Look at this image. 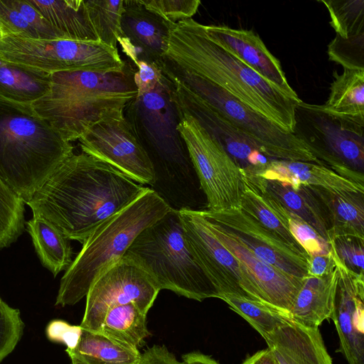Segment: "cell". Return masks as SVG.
<instances>
[{
	"label": "cell",
	"mask_w": 364,
	"mask_h": 364,
	"mask_svg": "<svg viewBox=\"0 0 364 364\" xmlns=\"http://www.w3.org/2000/svg\"><path fill=\"white\" fill-rule=\"evenodd\" d=\"M14 193L0 178V213L11 202Z\"/></svg>",
	"instance_id": "c3c4849f"
},
{
	"label": "cell",
	"mask_w": 364,
	"mask_h": 364,
	"mask_svg": "<svg viewBox=\"0 0 364 364\" xmlns=\"http://www.w3.org/2000/svg\"><path fill=\"white\" fill-rule=\"evenodd\" d=\"M319 1L327 8L337 35L347 38L364 33V0Z\"/></svg>",
	"instance_id": "d590c367"
},
{
	"label": "cell",
	"mask_w": 364,
	"mask_h": 364,
	"mask_svg": "<svg viewBox=\"0 0 364 364\" xmlns=\"http://www.w3.org/2000/svg\"><path fill=\"white\" fill-rule=\"evenodd\" d=\"M335 268L332 249L327 255L311 256L307 261L308 276L323 277L332 272Z\"/></svg>",
	"instance_id": "f6af8a7d"
},
{
	"label": "cell",
	"mask_w": 364,
	"mask_h": 364,
	"mask_svg": "<svg viewBox=\"0 0 364 364\" xmlns=\"http://www.w3.org/2000/svg\"><path fill=\"white\" fill-rule=\"evenodd\" d=\"M309 188L326 211L330 240L337 237L364 239V194H336L320 188Z\"/></svg>",
	"instance_id": "d4e9b609"
},
{
	"label": "cell",
	"mask_w": 364,
	"mask_h": 364,
	"mask_svg": "<svg viewBox=\"0 0 364 364\" xmlns=\"http://www.w3.org/2000/svg\"><path fill=\"white\" fill-rule=\"evenodd\" d=\"M204 28L210 39L235 55L264 80L290 98L297 102L301 100L289 84L279 60L269 52L253 31L215 25H204Z\"/></svg>",
	"instance_id": "d6986e66"
},
{
	"label": "cell",
	"mask_w": 364,
	"mask_h": 364,
	"mask_svg": "<svg viewBox=\"0 0 364 364\" xmlns=\"http://www.w3.org/2000/svg\"><path fill=\"white\" fill-rule=\"evenodd\" d=\"M244 174L245 179L258 192L302 219L330 242V226L326 211L309 187L301 186L294 188L288 183L265 179L248 172L244 171Z\"/></svg>",
	"instance_id": "603a6c76"
},
{
	"label": "cell",
	"mask_w": 364,
	"mask_h": 364,
	"mask_svg": "<svg viewBox=\"0 0 364 364\" xmlns=\"http://www.w3.org/2000/svg\"><path fill=\"white\" fill-rule=\"evenodd\" d=\"M85 5L99 41L117 49V40L122 35L124 0H87Z\"/></svg>",
	"instance_id": "e575fe53"
},
{
	"label": "cell",
	"mask_w": 364,
	"mask_h": 364,
	"mask_svg": "<svg viewBox=\"0 0 364 364\" xmlns=\"http://www.w3.org/2000/svg\"><path fill=\"white\" fill-rule=\"evenodd\" d=\"M0 31L1 37L65 39L28 0H0Z\"/></svg>",
	"instance_id": "83f0119b"
},
{
	"label": "cell",
	"mask_w": 364,
	"mask_h": 364,
	"mask_svg": "<svg viewBox=\"0 0 364 364\" xmlns=\"http://www.w3.org/2000/svg\"><path fill=\"white\" fill-rule=\"evenodd\" d=\"M206 220L215 237L250 272L264 301L289 313L304 278L301 279L289 276L264 262L233 235Z\"/></svg>",
	"instance_id": "ffe728a7"
},
{
	"label": "cell",
	"mask_w": 364,
	"mask_h": 364,
	"mask_svg": "<svg viewBox=\"0 0 364 364\" xmlns=\"http://www.w3.org/2000/svg\"><path fill=\"white\" fill-rule=\"evenodd\" d=\"M135 65L137 70L134 74V81L137 89V95L154 90L163 77L162 68L144 61H139Z\"/></svg>",
	"instance_id": "7bdbcfd3"
},
{
	"label": "cell",
	"mask_w": 364,
	"mask_h": 364,
	"mask_svg": "<svg viewBox=\"0 0 364 364\" xmlns=\"http://www.w3.org/2000/svg\"><path fill=\"white\" fill-rule=\"evenodd\" d=\"M135 71L127 65L122 72L51 73L49 92L31 106L71 143L106 113L124 109L137 95Z\"/></svg>",
	"instance_id": "277c9868"
},
{
	"label": "cell",
	"mask_w": 364,
	"mask_h": 364,
	"mask_svg": "<svg viewBox=\"0 0 364 364\" xmlns=\"http://www.w3.org/2000/svg\"><path fill=\"white\" fill-rule=\"evenodd\" d=\"M327 53L329 60L343 69L364 70V33L347 38L336 34Z\"/></svg>",
	"instance_id": "8d00e7d4"
},
{
	"label": "cell",
	"mask_w": 364,
	"mask_h": 364,
	"mask_svg": "<svg viewBox=\"0 0 364 364\" xmlns=\"http://www.w3.org/2000/svg\"><path fill=\"white\" fill-rule=\"evenodd\" d=\"M23 328L19 310L9 306L0 297V363L19 342Z\"/></svg>",
	"instance_id": "f35d334b"
},
{
	"label": "cell",
	"mask_w": 364,
	"mask_h": 364,
	"mask_svg": "<svg viewBox=\"0 0 364 364\" xmlns=\"http://www.w3.org/2000/svg\"><path fill=\"white\" fill-rule=\"evenodd\" d=\"M65 39L100 41L85 0H28Z\"/></svg>",
	"instance_id": "484cf974"
},
{
	"label": "cell",
	"mask_w": 364,
	"mask_h": 364,
	"mask_svg": "<svg viewBox=\"0 0 364 364\" xmlns=\"http://www.w3.org/2000/svg\"><path fill=\"white\" fill-rule=\"evenodd\" d=\"M124 257L140 266L160 290L198 301L219 298L187 244L178 210L172 208L143 230Z\"/></svg>",
	"instance_id": "8992f818"
},
{
	"label": "cell",
	"mask_w": 364,
	"mask_h": 364,
	"mask_svg": "<svg viewBox=\"0 0 364 364\" xmlns=\"http://www.w3.org/2000/svg\"><path fill=\"white\" fill-rule=\"evenodd\" d=\"M338 257L351 271L363 274L364 239L337 237L330 240Z\"/></svg>",
	"instance_id": "60d3db41"
},
{
	"label": "cell",
	"mask_w": 364,
	"mask_h": 364,
	"mask_svg": "<svg viewBox=\"0 0 364 364\" xmlns=\"http://www.w3.org/2000/svg\"><path fill=\"white\" fill-rule=\"evenodd\" d=\"M99 333L124 346L136 348L150 336L146 326V314L129 303L109 309Z\"/></svg>",
	"instance_id": "1f68e13d"
},
{
	"label": "cell",
	"mask_w": 364,
	"mask_h": 364,
	"mask_svg": "<svg viewBox=\"0 0 364 364\" xmlns=\"http://www.w3.org/2000/svg\"><path fill=\"white\" fill-rule=\"evenodd\" d=\"M220 299L246 320L263 338L293 321L289 313L262 301L232 294H223Z\"/></svg>",
	"instance_id": "836d02e7"
},
{
	"label": "cell",
	"mask_w": 364,
	"mask_h": 364,
	"mask_svg": "<svg viewBox=\"0 0 364 364\" xmlns=\"http://www.w3.org/2000/svg\"><path fill=\"white\" fill-rule=\"evenodd\" d=\"M146 188L100 159L73 153L25 204L33 216L46 220L68 240L82 244L98 225Z\"/></svg>",
	"instance_id": "6da1fadb"
},
{
	"label": "cell",
	"mask_w": 364,
	"mask_h": 364,
	"mask_svg": "<svg viewBox=\"0 0 364 364\" xmlns=\"http://www.w3.org/2000/svg\"><path fill=\"white\" fill-rule=\"evenodd\" d=\"M46 333L50 341L63 343L67 346L66 349L73 350L79 342L82 328L63 320L55 319L46 326Z\"/></svg>",
	"instance_id": "b9f144b4"
},
{
	"label": "cell",
	"mask_w": 364,
	"mask_h": 364,
	"mask_svg": "<svg viewBox=\"0 0 364 364\" xmlns=\"http://www.w3.org/2000/svg\"><path fill=\"white\" fill-rule=\"evenodd\" d=\"M162 70L184 85L245 133L269 158L323 165L294 134L284 130L222 87L166 59Z\"/></svg>",
	"instance_id": "52a82bcc"
},
{
	"label": "cell",
	"mask_w": 364,
	"mask_h": 364,
	"mask_svg": "<svg viewBox=\"0 0 364 364\" xmlns=\"http://www.w3.org/2000/svg\"><path fill=\"white\" fill-rule=\"evenodd\" d=\"M174 24L147 9L140 0H124L117 43L134 65L144 61L162 68Z\"/></svg>",
	"instance_id": "ac0fdd59"
},
{
	"label": "cell",
	"mask_w": 364,
	"mask_h": 364,
	"mask_svg": "<svg viewBox=\"0 0 364 364\" xmlns=\"http://www.w3.org/2000/svg\"><path fill=\"white\" fill-rule=\"evenodd\" d=\"M164 59L222 87L292 133L295 105L299 102L286 95L210 39L204 25L193 18L175 23Z\"/></svg>",
	"instance_id": "7a4b0ae2"
},
{
	"label": "cell",
	"mask_w": 364,
	"mask_h": 364,
	"mask_svg": "<svg viewBox=\"0 0 364 364\" xmlns=\"http://www.w3.org/2000/svg\"><path fill=\"white\" fill-rule=\"evenodd\" d=\"M331 245L339 274L331 317L339 338L337 351L348 364H364V274L349 269Z\"/></svg>",
	"instance_id": "e0dca14e"
},
{
	"label": "cell",
	"mask_w": 364,
	"mask_h": 364,
	"mask_svg": "<svg viewBox=\"0 0 364 364\" xmlns=\"http://www.w3.org/2000/svg\"><path fill=\"white\" fill-rule=\"evenodd\" d=\"M201 212L206 219L233 235L264 262L298 279L308 276L307 261L304 257L239 208Z\"/></svg>",
	"instance_id": "9a60e30c"
},
{
	"label": "cell",
	"mask_w": 364,
	"mask_h": 364,
	"mask_svg": "<svg viewBox=\"0 0 364 364\" xmlns=\"http://www.w3.org/2000/svg\"><path fill=\"white\" fill-rule=\"evenodd\" d=\"M137 364H183L165 346L154 345L141 353Z\"/></svg>",
	"instance_id": "ee69618b"
},
{
	"label": "cell",
	"mask_w": 364,
	"mask_h": 364,
	"mask_svg": "<svg viewBox=\"0 0 364 364\" xmlns=\"http://www.w3.org/2000/svg\"><path fill=\"white\" fill-rule=\"evenodd\" d=\"M73 154V146L31 105L0 98V178L24 203Z\"/></svg>",
	"instance_id": "3957f363"
},
{
	"label": "cell",
	"mask_w": 364,
	"mask_h": 364,
	"mask_svg": "<svg viewBox=\"0 0 364 364\" xmlns=\"http://www.w3.org/2000/svg\"><path fill=\"white\" fill-rule=\"evenodd\" d=\"M178 213L187 244L218 299L232 294L266 302L250 272L215 237L201 210L181 208Z\"/></svg>",
	"instance_id": "7c38bea8"
},
{
	"label": "cell",
	"mask_w": 364,
	"mask_h": 364,
	"mask_svg": "<svg viewBox=\"0 0 364 364\" xmlns=\"http://www.w3.org/2000/svg\"><path fill=\"white\" fill-rule=\"evenodd\" d=\"M264 339L277 364H333L318 328L292 321Z\"/></svg>",
	"instance_id": "7402d4cb"
},
{
	"label": "cell",
	"mask_w": 364,
	"mask_h": 364,
	"mask_svg": "<svg viewBox=\"0 0 364 364\" xmlns=\"http://www.w3.org/2000/svg\"><path fill=\"white\" fill-rule=\"evenodd\" d=\"M324 108L338 114L364 118V70H334Z\"/></svg>",
	"instance_id": "d6a6232c"
},
{
	"label": "cell",
	"mask_w": 364,
	"mask_h": 364,
	"mask_svg": "<svg viewBox=\"0 0 364 364\" xmlns=\"http://www.w3.org/2000/svg\"><path fill=\"white\" fill-rule=\"evenodd\" d=\"M241 364H277V363L272 352L267 347L250 355Z\"/></svg>",
	"instance_id": "bcb514c9"
},
{
	"label": "cell",
	"mask_w": 364,
	"mask_h": 364,
	"mask_svg": "<svg viewBox=\"0 0 364 364\" xmlns=\"http://www.w3.org/2000/svg\"><path fill=\"white\" fill-rule=\"evenodd\" d=\"M1 38V31H0V40Z\"/></svg>",
	"instance_id": "f907efd6"
},
{
	"label": "cell",
	"mask_w": 364,
	"mask_h": 364,
	"mask_svg": "<svg viewBox=\"0 0 364 364\" xmlns=\"http://www.w3.org/2000/svg\"><path fill=\"white\" fill-rule=\"evenodd\" d=\"M292 134L325 166L363 182L364 118L338 114L302 100L295 105Z\"/></svg>",
	"instance_id": "ba28073f"
},
{
	"label": "cell",
	"mask_w": 364,
	"mask_h": 364,
	"mask_svg": "<svg viewBox=\"0 0 364 364\" xmlns=\"http://www.w3.org/2000/svg\"><path fill=\"white\" fill-rule=\"evenodd\" d=\"M268 180L316 188L336 194H364V183L342 176L327 166L312 162L271 159L267 164L244 170Z\"/></svg>",
	"instance_id": "44dd1931"
},
{
	"label": "cell",
	"mask_w": 364,
	"mask_h": 364,
	"mask_svg": "<svg viewBox=\"0 0 364 364\" xmlns=\"http://www.w3.org/2000/svg\"><path fill=\"white\" fill-rule=\"evenodd\" d=\"M173 208L147 187L135 200L98 225L60 279L56 306H70L86 296L92 284L119 260L137 235Z\"/></svg>",
	"instance_id": "5b68a950"
},
{
	"label": "cell",
	"mask_w": 364,
	"mask_h": 364,
	"mask_svg": "<svg viewBox=\"0 0 364 364\" xmlns=\"http://www.w3.org/2000/svg\"><path fill=\"white\" fill-rule=\"evenodd\" d=\"M178 112V130L205 195L207 210L238 208L245 187L243 170L194 117Z\"/></svg>",
	"instance_id": "8fae6325"
},
{
	"label": "cell",
	"mask_w": 364,
	"mask_h": 364,
	"mask_svg": "<svg viewBox=\"0 0 364 364\" xmlns=\"http://www.w3.org/2000/svg\"><path fill=\"white\" fill-rule=\"evenodd\" d=\"M124 109L106 113L78 139L82 152L100 159L141 185L157 180L153 163L124 115Z\"/></svg>",
	"instance_id": "4fadbf2b"
},
{
	"label": "cell",
	"mask_w": 364,
	"mask_h": 364,
	"mask_svg": "<svg viewBox=\"0 0 364 364\" xmlns=\"http://www.w3.org/2000/svg\"><path fill=\"white\" fill-rule=\"evenodd\" d=\"M0 58L50 74L76 70L99 73L122 72L127 66L117 48L100 41L69 39L34 40L2 36Z\"/></svg>",
	"instance_id": "30bf717a"
},
{
	"label": "cell",
	"mask_w": 364,
	"mask_h": 364,
	"mask_svg": "<svg viewBox=\"0 0 364 364\" xmlns=\"http://www.w3.org/2000/svg\"><path fill=\"white\" fill-rule=\"evenodd\" d=\"M50 73L0 58V98L31 105L50 90Z\"/></svg>",
	"instance_id": "4316f807"
},
{
	"label": "cell",
	"mask_w": 364,
	"mask_h": 364,
	"mask_svg": "<svg viewBox=\"0 0 364 364\" xmlns=\"http://www.w3.org/2000/svg\"><path fill=\"white\" fill-rule=\"evenodd\" d=\"M166 75L172 81V99L178 109L194 117L240 168L262 166L273 159L264 155L245 133L203 99L176 79Z\"/></svg>",
	"instance_id": "2e32d148"
},
{
	"label": "cell",
	"mask_w": 364,
	"mask_h": 364,
	"mask_svg": "<svg viewBox=\"0 0 364 364\" xmlns=\"http://www.w3.org/2000/svg\"><path fill=\"white\" fill-rule=\"evenodd\" d=\"M26 225L42 264L54 277L66 270L73 262L70 240L41 217L33 216Z\"/></svg>",
	"instance_id": "f546056e"
},
{
	"label": "cell",
	"mask_w": 364,
	"mask_h": 364,
	"mask_svg": "<svg viewBox=\"0 0 364 364\" xmlns=\"http://www.w3.org/2000/svg\"><path fill=\"white\" fill-rule=\"evenodd\" d=\"M163 73L154 90L136 95L124 107V115L154 168L182 167L190 159L178 130L180 116L172 99V81Z\"/></svg>",
	"instance_id": "9c48e42d"
},
{
	"label": "cell",
	"mask_w": 364,
	"mask_h": 364,
	"mask_svg": "<svg viewBox=\"0 0 364 364\" xmlns=\"http://www.w3.org/2000/svg\"><path fill=\"white\" fill-rule=\"evenodd\" d=\"M140 2L172 23L192 18L200 4L199 0H140Z\"/></svg>",
	"instance_id": "ab89813d"
},
{
	"label": "cell",
	"mask_w": 364,
	"mask_h": 364,
	"mask_svg": "<svg viewBox=\"0 0 364 364\" xmlns=\"http://www.w3.org/2000/svg\"><path fill=\"white\" fill-rule=\"evenodd\" d=\"M338 277L336 267L325 276L305 277L289 311L291 318L309 328H318L323 321L331 318Z\"/></svg>",
	"instance_id": "cb8c5ba5"
},
{
	"label": "cell",
	"mask_w": 364,
	"mask_h": 364,
	"mask_svg": "<svg viewBox=\"0 0 364 364\" xmlns=\"http://www.w3.org/2000/svg\"><path fill=\"white\" fill-rule=\"evenodd\" d=\"M239 208L308 261L307 252L291 235L279 204L258 192L245 178Z\"/></svg>",
	"instance_id": "f1b7e54d"
},
{
	"label": "cell",
	"mask_w": 364,
	"mask_h": 364,
	"mask_svg": "<svg viewBox=\"0 0 364 364\" xmlns=\"http://www.w3.org/2000/svg\"><path fill=\"white\" fill-rule=\"evenodd\" d=\"M183 364H220L212 357L200 352H192L182 356Z\"/></svg>",
	"instance_id": "7dc6e473"
},
{
	"label": "cell",
	"mask_w": 364,
	"mask_h": 364,
	"mask_svg": "<svg viewBox=\"0 0 364 364\" xmlns=\"http://www.w3.org/2000/svg\"><path fill=\"white\" fill-rule=\"evenodd\" d=\"M160 291L150 276L126 257L102 272L86 295L82 328L99 332L107 310L129 303L146 314Z\"/></svg>",
	"instance_id": "5bb4252c"
},
{
	"label": "cell",
	"mask_w": 364,
	"mask_h": 364,
	"mask_svg": "<svg viewBox=\"0 0 364 364\" xmlns=\"http://www.w3.org/2000/svg\"><path fill=\"white\" fill-rule=\"evenodd\" d=\"M70 360H71V363L70 364H82L81 363L78 362L75 359L70 358Z\"/></svg>",
	"instance_id": "681fc988"
},
{
	"label": "cell",
	"mask_w": 364,
	"mask_h": 364,
	"mask_svg": "<svg viewBox=\"0 0 364 364\" xmlns=\"http://www.w3.org/2000/svg\"><path fill=\"white\" fill-rule=\"evenodd\" d=\"M65 352L82 364H137L141 357L136 348L83 328L77 346Z\"/></svg>",
	"instance_id": "4dcf8cb0"
},
{
	"label": "cell",
	"mask_w": 364,
	"mask_h": 364,
	"mask_svg": "<svg viewBox=\"0 0 364 364\" xmlns=\"http://www.w3.org/2000/svg\"><path fill=\"white\" fill-rule=\"evenodd\" d=\"M279 205L288 222L291 235L305 250L309 257L327 255L331 252L330 242L324 239L302 219L287 210L281 205L279 204Z\"/></svg>",
	"instance_id": "74e56055"
}]
</instances>
